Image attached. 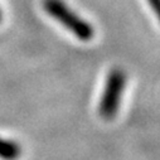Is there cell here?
Returning <instances> with one entry per match:
<instances>
[{"label":"cell","mask_w":160,"mask_h":160,"mask_svg":"<svg viewBox=\"0 0 160 160\" xmlns=\"http://www.w3.org/2000/svg\"><path fill=\"white\" fill-rule=\"evenodd\" d=\"M146 2L152 9V12L155 13L156 18L160 20V0H146Z\"/></svg>","instance_id":"4"},{"label":"cell","mask_w":160,"mask_h":160,"mask_svg":"<svg viewBox=\"0 0 160 160\" xmlns=\"http://www.w3.org/2000/svg\"><path fill=\"white\" fill-rule=\"evenodd\" d=\"M0 20H2V10H0Z\"/></svg>","instance_id":"5"},{"label":"cell","mask_w":160,"mask_h":160,"mask_svg":"<svg viewBox=\"0 0 160 160\" xmlns=\"http://www.w3.org/2000/svg\"><path fill=\"white\" fill-rule=\"evenodd\" d=\"M43 9L49 17L68 29L79 41L88 42L93 38V27L74 13L63 0H43Z\"/></svg>","instance_id":"1"},{"label":"cell","mask_w":160,"mask_h":160,"mask_svg":"<svg viewBox=\"0 0 160 160\" xmlns=\"http://www.w3.org/2000/svg\"><path fill=\"white\" fill-rule=\"evenodd\" d=\"M22 154V148L18 142L0 138V159L3 160H17Z\"/></svg>","instance_id":"3"},{"label":"cell","mask_w":160,"mask_h":160,"mask_svg":"<svg viewBox=\"0 0 160 160\" xmlns=\"http://www.w3.org/2000/svg\"><path fill=\"white\" fill-rule=\"evenodd\" d=\"M126 85L125 72L120 68H113L106 77L105 87L100 100L98 112L105 120H111L118 112L121 105L124 90Z\"/></svg>","instance_id":"2"}]
</instances>
